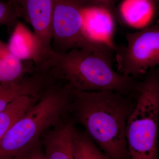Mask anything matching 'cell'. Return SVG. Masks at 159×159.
<instances>
[{"mask_svg": "<svg viewBox=\"0 0 159 159\" xmlns=\"http://www.w3.org/2000/svg\"><path fill=\"white\" fill-rule=\"evenodd\" d=\"M70 91L69 113L73 115L74 123L82 125L87 134L111 159H130L125 129L136 101L114 91Z\"/></svg>", "mask_w": 159, "mask_h": 159, "instance_id": "6da1fadb", "label": "cell"}, {"mask_svg": "<svg viewBox=\"0 0 159 159\" xmlns=\"http://www.w3.org/2000/svg\"><path fill=\"white\" fill-rule=\"evenodd\" d=\"M113 54L87 49L50 52L41 69L49 70L57 81L78 92L111 91L128 96L138 84L113 69Z\"/></svg>", "mask_w": 159, "mask_h": 159, "instance_id": "7a4b0ae2", "label": "cell"}, {"mask_svg": "<svg viewBox=\"0 0 159 159\" xmlns=\"http://www.w3.org/2000/svg\"><path fill=\"white\" fill-rule=\"evenodd\" d=\"M70 89L58 81L48 87L39 99L11 125L0 142V159H12L39 140L70 111Z\"/></svg>", "mask_w": 159, "mask_h": 159, "instance_id": "3957f363", "label": "cell"}, {"mask_svg": "<svg viewBox=\"0 0 159 159\" xmlns=\"http://www.w3.org/2000/svg\"><path fill=\"white\" fill-rule=\"evenodd\" d=\"M138 97L129 116L125 137L130 159H159V72L138 84Z\"/></svg>", "mask_w": 159, "mask_h": 159, "instance_id": "277c9868", "label": "cell"}, {"mask_svg": "<svg viewBox=\"0 0 159 159\" xmlns=\"http://www.w3.org/2000/svg\"><path fill=\"white\" fill-rule=\"evenodd\" d=\"M52 50L62 53L87 49L113 54L116 46L95 39L86 32L82 8L73 0H53Z\"/></svg>", "mask_w": 159, "mask_h": 159, "instance_id": "5b68a950", "label": "cell"}, {"mask_svg": "<svg viewBox=\"0 0 159 159\" xmlns=\"http://www.w3.org/2000/svg\"><path fill=\"white\" fill-rule=\"evenodd\" d=\"M127 45L115 50L117 72L124 77L146 73L159 64V24L125 34Z\"/></svg>", "mask_w": 159, "mask_h": 159, "instance_id": "8992f818", "label": "cell"}, {"mask_svg": "<svg viewBox=\"0 0 159 159\" xmlns=\"http://www.w3.org/2000/svg\"><path fill=\"white\" fill-rule=\"evenodd\" d=\"M19 17L30 24L41 44L45 56L52 51L53 0H16Z\"/></svg>", "mask_w": 159, "mask_h": 159, "instance_id": "52a82bcc", "label": "cell"}, {"mask_svg": "<svg viewBox=\"0 0 159 159\" xmlns=\"http://www.w3.org/2000/svg\"><path fill=\"white\" fill-rule=\"evenodd\" d=\"M55 82L50 72L37 70L20 80L0 84V112L20 97L39 96Z\"/></svg>", "mask_w": 159, "mask_h": 159, "instance_id": "ba28073f", "label": "cell"}, {"mask_svg": "<svg viewBox=\"0 0 159 159\" xmlns=\"http://www.w3.org/2000/svg\"><path fill=\"white\" fill-rule=\"evenodd\" d=\"M7 44L16 57L22 61H31L36 68L45 59L42 46L37 36L20 22L18 21L12 29Z\"/></svg>", "mask_w": 159, "mask_h": 159, "instance_id": "9c48e42d", "label": "cell"}, {"mask_svg": "<svg viewBox=\"0 0 159 159\" xmlns=\"http://www.w3.org/2000/svg\"><path fill=\"white\" fill-rule=\"evenodd\" d=\"M74 123L65 118L41 138L46 159H74L72 134Z\"/></svg>", "mask_w": 159, "mask_h": 159, "instance_id": "30bf717a", "label": "cell"}, {"mask_svg": "<svg viewBox=\"0 0 159 159\" xmlns=\"http://www.w3.org/2000/svg\"><path fill=\"white\" fill-rule=\"evenodd\" d=\"M84 25L91 37L115 46L112 38L115 30L114 16L107 9L98 7L82 8Z\"/></svg>", "mask_w": 159, "mask_h": 159, "instance_id": "8fae6325", "label": "cell"}, {"mask_svg": "<svg viewBox=\"0 0 159 159\" xmlns=\"http://www.w3.org/2000/svg\"><path fill=\"white\" fill-rule=\"evenodd\" d=\"M36 70L33 61L18 59L0 39V84L20 80Z\"/></svg>", "mask_w": 159, "mask_h": 159, "instance_id": "7c38bea8", "label": "cell"}, {"mask_svg": "<svg viewBox=\"0 0 159 159\" xmlns=\"http://www.w3.org/2000/svg\"><path fill=\"white\" fill-rule=\"evenodd\" d=\"M155 6L149 0H124L120 6V12L129 25L140 27L151 19Z\"/></svg>", "mask_w": 159, "mask_h": 159, "instance_id": "4fadbf2b", "label": "cell"}, {"mask_svg": "<svg viewBox=\"0 0 159 159\" xmlns=\"http://www.w3.org/2000/svg\"><path fill=\"white\" fill-rule=\"evenodd\" d=\"M38 96H23L0 112V142L11 125L39 99Z\"/></svg>", "mask_w": 159, "mask_h": 159, "instance_id": "5bb4252c", "label": "cell"}, {"mask_svg": "<svg viewBox=\"0 0 159 159\" xmlns=\"http://www.w3.org/2000/svg\"><path fill=\"white\" fill-rule=\"evenodd\" d=\"M72 149L74 159H111L85 131L75 127L72 134Z\"/></svg>", "mask_w": 159, "mask_h": 159, "instance_id": "9a60e30c", "label": "cell"}, {"mask_svg": "<svg viewBox=\"0 0 159 159\" xmlns=\"http://www.w3.org/2000/svg\"><path fill=\"white\" fill-rule=\"evenodd\" d=\"M18 17L16 9L12 3L0 0V25L7 26L9 30L17 23Z\"/></svg>", "mask_w": 159, "mask_h": 159, "instance_id": "2e32d148", "label": "cell"}, {"mask_svg": "<svg viewBox=\"0 0 159 159\" xmlns=\"http://www.w3.org/2000/svg\"><path fill=\"white\" fill-rule=\"evenodd\" d=\"M12 159H46L41 139L27 146Z\"/></svg>", "mask_w": 159, "mask_h": 159, "instance_id": "e0dca14e", "label": "cell"}, {"mask_svg": "<svg viewBox=\"0 0 159 159\" xmlns=\"http://www.w3.org/2000/svg\"><path fill=\"white\" fill-rule=\"evenodd\" d=\"M81 8L98 7L107 9L115 16V5L119 0H73Z\"/></svg>", "mask_w": 159, "mask_h": 159, "instance_id": "ac0fdd59", "label": "cell"}, {"mask_svg": "<svg viewBox=\"0 0 159 159\" xmlns=\"http://www.w3.org/2000/svg\"><path fill=\"white\" fill-rule=\"evenodd\" d=\"M8 1L11 2V3H12V4H13V5H14L15 8L16 9V0H8ZM16 12H17V11H16Z\"/></svg>", "mask_w": 159, "mask_h": 159, "instance_id": "d6986e66", "label": "cell"}, {"mask_svg": "<svg viewBox=\"0 0 159 159\" xmlns=\"http://www.w3.org/2000/svg\"><path fill=\"white\" fill-rule=\"evenodd\" d=\"M152 3H153L155 5H156L157 3L158 2L159 0H149Z\"/></svg>", "mask_w": 159, "mask_h": 159, "instance_id": "ffe728a7", "label": "cell"}]
</instances>
